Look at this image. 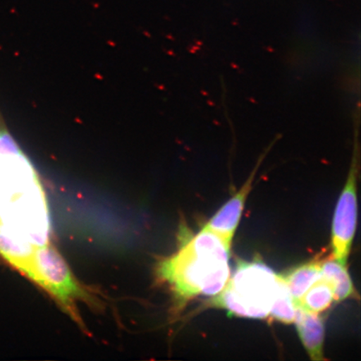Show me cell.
<instances>
[{"mask_svg": "<svg viewBox=\"0 0 361 361\" xmlns=\"http://www.w3.org/2000/svg\"><path fill=\"white\" fill-rule=\"evenodd\" d=\"M277 274L263 264H238L222 291L211 300V305L238 317L265 319L272 306Z\"/></svg>", "mask_w": 361, "mask_h": 361, "instance_id": "obj_3", "label": "cell"}, {"mask_svg": "<svg viewBox=\"0 0 361 361\" xmlns=\"http://www.w3.org/2000/svg\"><path fill=\"white\" fill-rule=\"evenodd\" d=\"M295 322L298 334L312 360H323L324 326L319 314L311 313L296 306Z\"/></svg>", "mask_w": 361, "mask_h": 361, "instance_id": "obj_6", "label": "cell"}, {"mask_svg": "<svg viewBox=\"0 0 361 361\" xmlns=\"http://www.w3.org/2000/svg\"><path fill=\"white\" fill-rule=\"evenodd\" d=\"M271 144L266 150L262 153L255 169H252L250 177L243 184L239 190L230 198V200L221 207L218 213L212 218L202 229L207 230L216 234L225 243V245L231 247L232 242L235 234L239 222H240L243 209H245V203L248 195L252 188V183L258 173L262 164H263L265 157H267L271 147Z\"/></svg>", "mask_w": 361, "mask_h": 361, "instance_id": "obj_5", "label": "cell"}, {"mask_svg": "<svg viewBox=\"0 0 361 361\" xmlns=\"http://www.w3.org/2000/svg\"><path fill=\"white\" fill-rule=\"evenodd\" d=\"M230 250L216 234L202 229L161 262L158 276L169 284L179 309L193 298L222 291L229 279Z\"/></svg>", "mask_w": 361, "mask_h": 361, "instance_id": "obj_2", "label": "cell"}, {"mask_svg": "<svg viewBox=\"0 0 361 361\" xmlns=\"http://www.w3.org/2000/svg\"><path fill=\"white\" fill-rule=\"evenodd\" d=\"M281 277L296 302L322 278V261H312L301 265Z\"/></svg>", "mask_w": 361, "mask_h": 361, "instance_id": "obj_7", "label": "cell"}, {"mask_svg": "<svg viewBox=\"0 0 361 361\" xmlns=\"http://www.w3.org/2000/svg\"><path fill=\"white\" fill-rule=\"evenodd\" d=\"M322 277L331 284L335 300L342 301L354 295V286L347 268L336 259L322 261Z\"/></svg>", "mask_w": 361, "mask_h": 361, "instance_id": "obj_8", "label": "cell"}, {"mask_svg": "<svg viewBox=\"0 0 361 361\" xmlns=\"http://www.w3.org/2000/svg\"><path fill=\"white\" fill-rule=\"evenodd\" d=\"M296 314L295 301L281 275L277 274L276 286L269 315L283 324L295 322Z\"/></svg>", "mask_w": 361, "mask_h": 361, "instance_id": "obj_10", "label": "cell"}, {"mask_svg": "<svg viewBox=\"0 0 361 361\" xmlns=\"http://www.w3.org/2000/svg\"><path fill=\"white\" fill-rule=\"evenodd\" d=\"M354 121V142L346 182L336 205L332 226L334 259L347 266L357 223V183L360 173V108Z\"/></svg>", "mask_w": 361, "mask_h": 361, "instance_id": "obj_4", "label": "cell"}, {"mask_svg": "<svg viewBox=\"0 0 361 361\" xmlns=\"http://www.w3.org/2000/svg\"><path fill=\"white\" fill-rule=\"evenodd\" d=\"M55 250L38 173L11 135L0 130V255L35 283Z\"/></svg>", "mask_w": 361, "mask_h": 361, "instance_id": "obj_1", "label": "cell"}, {"mask_svg": "<svg viewBox=\"0 0 361 361\" xmlns=\"http://www.w3.org/2000/svg\"><path fill=\"white\" fill-rule=\"evenodd\" d=\"M334 300L335 295L331 284L322 277L295 302V305L309 312L319 314L327 310Z\"/></svg>", "mask_w": 361, "mask_h": 361, "instance_id": "obj_9", "label": "cell"}]
</instances>
